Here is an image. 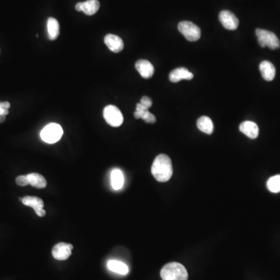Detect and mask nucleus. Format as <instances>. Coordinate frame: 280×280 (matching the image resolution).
Segmentation results:
<instances>
[{
  "instance_id": "1",
  "label": "nucleus",
  "mask_w": 280,
  "mask_h": 280,
  "mask_svg": "<svg viewBox=\"0 0 280 280\" xmlns=\"http://www.w3.org/2000/svg\"><path fill=\"white\" fill-rule=\"evenodd\" d=\"M151 173L159 182H166L173 174L172 160L168 155L160 154L152 163Z\"/></svg>"
},
{
  "instance_id": "2",
  "label": "nucleus",
  "mask_w": 280,
  "mask_h": 280,
  "mask_svg": "<svg viewBox=\"0 0 280 280\" xmlns=\"http://www.w3.org/2000/svg\"><path fill=\"white\" fill-rule=\"evenodd\" d=\"M160 277L163 280H188L189 274L181 263L171 262L163 267Z\"/></svg>"
},
{
  "instance_id": "3",
  "label": "nucleus",
  "mask_w": 280,
  "mask_h": 280,
  "mask_svg": "<svg viewBox=\"0 0 280 280\" xmlns=\"http://www.w3.org/2000/svg\"><path fill=\"white\" fill-rule=\"evenodd\" d=\"M40 135L43 141L53 144L57 143L63 136V128L57 123H50L42 130Z\"/></svg>"
},
{
  "instance_id": "4",
  "label": "nucleus",
  "mask_w": 280,
  "mask_h": 280,
  "mask_svg": "<svg viewBox=\"0 0 280 280\" xmlns=\"http://www.w3.org/2000/svg\"><path fill=\"white\" fill-rule=\"evenodd\" d=\"M256 33L258 43L262 48L268 47L271 49L280 48V40L274 33L259 28L256 29Z\"/></svg>"
},
{
  "instance_id": "5",
  "label": "nucleus",
  "mask_w": 280,
  "mask_h": 280,
  "mask_svg": "<svg viewBox=\"0 0 280 280\" xmlns=\"http://www.w3.org/2000/svg\"><path fill=\"white\" fill-rule=\"evenodd\" d=\"M178 30L189 42H196L201 37V30L197 25L190 21H181Z\"/></svg>"
},
{
  "instance_id": "6",
  "label": "nucleus",
  "mask_w": 280,
  "mask_h": 280,
  "mask_svg": "<svg viewBox=\"0 0 280 280\" xmlns=\"http://www.w3.org/2000/svg\"><path fill=\"white\" fill-rule=\"evenodd\" d=\"M104 118L109 126L118 127L123 123V115L118 108L114 105H108L104 109Z\"/></svg>"
},
{
  "instance_id": "7",
  "label": "nucleus",
  "mask_w": 280,
  "mask_h": 280,
  "mask_svg": "<svg viewBox=\"0 0 280 280\" xmlns=\"http://www.w3.org/2000/svg\"><path fill=\"white\" fill-rule=\"evenodd\" d=\"M73 246L67 243L60 242L54 246L52 248V256L59 261H64L70 257Z\"/></svg>"
},
{
  "instance_id": "8",
  "label": "nucleus",
  "mask_w": 280,
  "mask_h": 280,
  "mask_svg": "<svg viewBox=\"0 0 280 280\" xmlns=\"http://www.w3.org/2000/svg\"><path fill=\"white\" fill-rule=\"evenodd\" d=\"M20 199L25 206L33 208L38 216L43 217L45 215L46 212L44 210V202L40 198L36 196H25Z\"/></svg>"
},
{
  "instance_id": "9",
  "label": "nucleus",
  "mask_w": 280,
  "mask_h": 280,
  "mask_svg": "<svg viewBox=\"0 0 280 280\" xmlns=\"http://www.w3.org/2000/svg\"><path fill=\"white\" fill-rule=\"evenodd\" d=\"M219 19L223 27L229 31H235L238 27V19L235 14L228 10H223L220 12Z\"/></svg>"
},
{
  "instance_id": "10",
  "label": "nucleus",
  "mask_w": 280,
  "mask_h": 280,
  "mask_svg": "<svg viewBox=\"0 0 280 280\" xmlns=\"http://www.w3.org/2000/svg\"><path fill=\"white\" fill-rule=\"evenodd\" d=\"M100 8V2L97 0H87L86 2H78L76 5V10L77 11L84 12L88 16L95 14Z\"/></svg>"
},
{
  "instance_id": "11",
  "label": "nucleus",
  "mask_w": 280,
  "mask_h": 280,
  "mask_svg": "<svg viewBox=\"0 0 280 280\" xmlns=\"http://www.w3.org/2000/svg\"><path fill=\"white\" fill-rule=\"evenodd\" d=\"M105 43L108 46L109 50L114 53L122 52L124 48V42L120 37L117 35H107L105 37Z\"/></svg>"
},
{
  "instance_id": "12",
  "label": "nucleus",
  "mask_w": 280,
  "mask_h": 280,
  "mask_svg": "<svg viewBox=\"0 0 280 280\" xmlns=\"http://www.w3.org/2000/svg\"><path fill=\"white\" fill-rule=\"evenodd\" d=\"M135 69L144 79H150L154 73V67L151 62L141 59L135 63Z\"/></svg>"
},
{
  "instance_id": "13",
  "label": "nucleus",
  "mask_w": 280,
  "mask_h": 280,
  "mask_svg": "<svg viewBox=\"0 0 280 280\" xmlns=\"http://www.w3.org/2000/svg\"><path fill=\"white\" fill-rule=\"evenodd\" d=\"M193 77H194L193 73H191L189 69L184 67L173 69L169 75L170 80L172 83L179 82L181 80H193Z\"/></svg>"
},
{
  "instance_id": "14",
  "label": "nucleus",
  "mask_w": 280,
  "mask_h": 280,
  "mask_svg": "<svg viewBox=\"0 0 280 280\" xmlns=\"http://www.w3.org/2000/svg\"><path fill=\"white\" fill-rule=\"evenodd\" d=\"M240 131L250 139H256L259 133V129L255 122L245 121L240 125Z\"/></svg>"
},
{
  "instance_id": "15",
  "label": "nucleus",
  "mask_w": 280,
  "mask_h": 280,
  "mask_svg": "<svg viewBox=\"0 0 280 280\" xmlns=\"http://www.w3.org/2000/svg\"><path fill=\"white\" fill-rule=\"evenodd\" d=\"M260 72L261 76L266 81H272L276 76V68L273 63L269 61H263L260 63Z\"/></svg>"
},
{
  "instance_id": "16",
  "label": "nucleus",
  "mask_w": 280,
  "mask_h": 280,
  "mask_svg": "<svg viewBox=\"0 0 280 280\" xmlns=\"http://www.w3.org/2000/svg\"><path fill=\"white\" fill-rule=\"evenodd\" d=\"M134 117L136 119L142 118L147 123H151V124L155 123L156 121V117L152 113L150 112L147 109H145V108L143 107L140 103L136 105V110L134 112Z\"/></svg>"
},
{
  "instance_id": "17",
  "label": "nucleus",
  "mask_w": 280,
  "mask_h": 280,
  "mask_svg": "<svg viewBox=\"0 0 280 280\" xmlns=\"http://www.w3.org/2000/svg\"><path fill=\"white\" fill-rule=\"evenodd\" d=\"M107 266L109 270L111 271L113 273L123 275V276L128 274L129 272L128 265L122 261H118V260H110V261H108Z\"/></svg>"
},
{
  "instance_id": "18",
  "label": "nucleus",
  "mask_w": 280,
  "mask_h": 280,
  "mask_svg": "<svg viewBox=\"0 0 280 280\" xmlns=\"http://www.w3.org/2000/svg\"><path fill=\"white\" fill-rule=\"evenodd\" d=\"M197 126L198 129L208 135H211L214 132V123L209 117L202 116L198 118Z\"/></svg>"
},
{
  "instance_id": "19",
  "label": "nucleus",
  "mask_w": 280,
  "mask_h": 280,
  "mask_svg": "<svg viewBox=\"0 0 280 280\" xmlns=\"http://www.w3.org/2000/svg\"><path fill=\"white\" fill-rule=\"evenodd\" d=\"M29 185L36 189H44L47 185V181L42 174L38 173H31L27 174Z\"/></svg>"
},
{
  "instance_id": "20",
  "label": "nucleus",
  "mask_w": 280,
  "mask_h": 280,
  "mask_svg": "<svg viewBox=\"0 0 280 280\" xmlns=\"http://www.w3.org/2000/svg\"><path fill=\"white\" fill-rule=\"evenodd\" d=\"M47 29L50 40L54 41L57 39L59 35V23L57 20L53 18H48L47 21Z\"/></svg>"
},
{
  "instance_id": "21",
  "label": "nucleus",
  "mask_w": 280,
  "mask_h": 280,
  "mask_svg": "<svg viewBox=\"0 0 280 280\" xmlns=\"http://www.w3.org/2000/svg\"><path fill=\"white\" fill-rule=\"evenodd\" d=\"M111 186L114 190H119L124 185V175L122 171L118 169L113 170L111 174Z\"/></svg>"
},
{
  "instance_id": "22",
  "label": "nucleus",
  "mask_w": 280,
  "mask_h": 280,
  "mask_svg": "<svg viewBox=\"0 0 280 280\" xmlns=\"http://www.w3.org/2000/svg\"><path fill=\"white\" fill-rule=\"evenodd\" d=\"M267 189L271 193H280V174L271 177L267 181Z\"/></svg>"
},
{
  "instance_id": "23",
  "label": "nucleus",
  "mask_w": 280,
  "mask_h": 280,
  "mask_svg": "<svg viewBox=\"0 0 280 280\" xmlns=\"http://www.w3.org/2000/svg\"><path fill=\"white\" fill-rule=\"evenodd\" d=\"M16 183L18 184L19 186H27V185H29L27 175L18 176V177L16 178Z\"/></svg>"
},
{
  "instance_id": "24",
  "label": "nucleus",
  "mask_w": 280,
  "mask_h": 280,
  "mask_svg": "<svg viewBox=\"0 0 280 280\" xmlns=\"http://www.w3.org/2000/svg\"><path fill=\"white\" fill-rule=\"evenodd\" d=\"M140 104H141L146 109L149 110V108H151V106H152V101L149 97L144 96V97H142L141 100H140Z\"/></svg>"
},
{
  "instance_id": "25",
  "label": "nucleus",
  "mask_w": 280,
  "mask_h": 280,
  "mask_svg": "<svg viewBox=\"0 0 280 280\" xmlns=\"http://www.w3.org/2000/svg\"><path fill=\"white\" fill-rule=\"evenodd\" d=\"M1 107L5 109H9L10 108V104L8 102V101H4V102H1L0 104Z\"/></svg>"
},
{
  "instance_id": "26",
  "label": "nucleus",
  "mask_w": 280,
  "mask_h": 280,
  "mask_svg": "<svg viewBox=\"0 0 280 280\" xmlns=\"http://www.w3.org/2000/svg\"><path fill=\"white\" fill-rule=\"evenodd\" d=\"M6 120V116L5 115H0V123L5 122Z\"/></svg>"
}]
</instances>
